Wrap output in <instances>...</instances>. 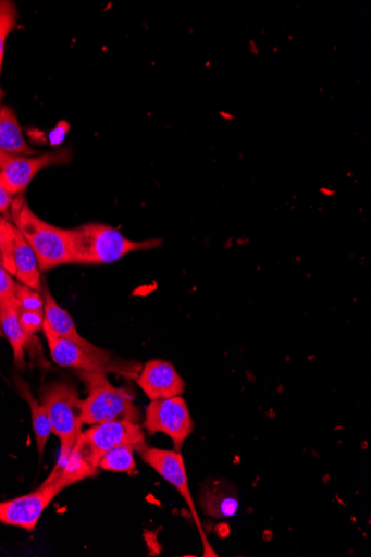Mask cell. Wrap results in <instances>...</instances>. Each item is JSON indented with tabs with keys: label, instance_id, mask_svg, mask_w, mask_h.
Listing matches in <instances>:
<instances>
[{
	"label": "cell",
	"instance_id": "obj_10",
	"mask_svg": "<svg viewBox=\"0 0 371 557\" xmlns=\"http://www.w3.org/2000/svg\"><path fill=\"white\" fill-rule=\"evenodd\" d=\"M73 160L72 149L63 147L38 157H15L0 171V185L13 196L24 193L44 169L64 165Z\"/></svg>",
	"mask_w": 371,
	"mask_h": 557
},
{
	"label": "cell",
	"instance_id": "obj_25",
	"mask_svg": "<svg viewBox=\"0 0 371 557\" xmlns=\"http://www.w3.org/2000/svg\"><path fill=\"white\" fill-rule=\"evenodd\" d=\"M5 221H7V219L3 218L2 215H0V226H2Z\"/></svg>",
	"mask_w": 371,
	"mask_h": 557
},
{
	"label": "cell",
	"instance_id": "obj_4",
	"mask_svg": "<svg viewBox=\"0 0 371 557\" xmlns=\"http://www.w3.org/2000/svg\"><path fill=\"white\" fill-rule=\"evenodd\" d=\"M78 374L88 388V396L82 400V424L123 421L139 424L141 414L133 396L114 386L108 373L78 371Z\"/></svg>",
	"mask_w": 371,
	"mask_h": 557
},
{
	"label": "cell",
	"instance_id": "obj_24",
	"mask_svg": "<svg viewBox=\"0 0 371 557\" xmlns=\"http://www.w3.org/2000/svg\"><path fill=\"white\" fill-rule=\"evenodd\" d=\"M15 157L4 153L0 150V171H2Z\"/></svg>",
	"mask_w": 371,
	"mask_h": 557
},
{
	"label": "cell",
	"instance_id": "obj_18",
	"mask_svg": "<svg viewBox=\"0 0 371 557\" xmlns=\"http://www.w3.org/2000/svg\"><path fill=\"white\" fill-rule=\"evenodd\" d=\"M134 449L133 446L123 445L109 450L100 459L98 468L103 471L133 474L137 468Z\"/></svg>",
	"mask_w": 371,
	"mask_h": 557
},
{
	"label": "cell",
	"instance_id": "obj_22",
	"mask_svg": "<svg viewBox=\"0 0 371 557\" xmlns=\"http://www.w3.org/2000/svg\"><path fill=\"white\" fill-rule=\"evenodd\" d=\"M17 282L13 275L0 264V304L15 299Z\"/></svg>",
	"mask_w": 371,
	"mask_h": 557
},
{
	"label": "cell",
	"instance_id": "obj_6",
	"mask_svg": "<svg viewBox=\"0 0 371 557\" xmlns=\"http://www.w3.org/2000/svg\"><path fill=\"white\" fill-rule=\"evenodd\" d=\"M145 444V431L141 425L132 422H106L96 424L81 434L75 447L84 460L95 470L100 459L109 450L129 445L138 447Z\"/></svg>",
	"mask_w": 371,
	"mask_h": 557
},
{
	"label": "cell",
	"instance_id": "obj_21",
	"mask_svg": "<svg viewBox=\"0 0 371 557\" xmlns=\"http://www.w3.org/2000/svg\"><path fill=\"white\" fill-rule=\"evenodd\" d=\"M18 317L24 333L29 341L36 333L42 330L44 311H27L18 308Z\"/></svg>",
	"mask_w": 371,
	"mask_h": 557
},
{
	"label": "cell",
	"instance_id": "obj_3",
	"mask_svg": "<svg viewBox=\"0 0 371 557\" xmlns=\"http://www.w3.org/2000/svg\"><path fill=\"white\" fill-rule=\"evenodd\" d=\"M11 216L12 223L33 248L40 272L74 264L70 230L51 225L41 220L21 195L13 201Z\"/></svg>",
	"mask_w": 371,
	"mask_h": 557
},
{
	"label": "cell",
	"instance_id": "obj_2",
	"mask_svg": "<svg viewBox=\"0 0 371 557\" xmlns=\"http://www.w3.org/2000/svg\"><path fill=\"white\" fill-rule=\"evenodd\" d=\"M70 231L74 264H113L131 252L151 250L163 243L159 238L132 240L118 228L101 223H88Z\"/></svg>",
	"mask_w": 371,
	"mask_h": 557
},
{
	"label": "cell",
	"instance_id": "obj_12",
	"mask_svg": "<svg viewBox=\"0 0 371 557\" xmlns=\"http://www.w3.org/2000/svg\"><path fill=\"white\" fill-rule=\"evenodd\" d=\"M44 297V329L49 330L57 336L74 341L78 344L89 345L90 342L84 338L77 331L74 320L57 301L54 296L48 289L42 287Z\"/></svg>",
	"mask_w": 371,
	"mask_h": 557
},
{
	"label": "cell",
	"instance_id": "obj_20",
	"mask_svg": "<svg viewBox=\"0 0 371 557\" xmlns=\"http://www.w3.org/2000/svg\"><path fill=\"white\" fill-rule=\"evenodd\" d=\"M15 297L20 309L44 311V297L40 292L17 283Z\"/></svg>",
	"mask_w": 371,
	"mask_h": 557
},
{
	"label": "cell",
	"instance_id": "obj_8",
	"mask_svg": "<svg viewBox=\"0 0 371 557\" xmlns=\"http://www.w3.org/2000/svg\"><path fill=\"white\" fill-rule=\"evenodd\" d=\"M42 332L48 343L50 357L58 366L83 372L109 373L116 371L112 364V356L108 350L101 349L92 343L83 345L57 336L44 327Z\"/></svg>",
	"mask_w": 371,
	"mask_h": 557
},
{
	"label": "cell",
	"instance_id": "obj_7",
	"mask_svg": "<svg viewBox=\"0 0 371 557\" xmlns=\"http://www.w3.org/2000/svg\"><path fill=\"white\" fill-rule=\"evenodd\" d=\"M143 429L153 435L163 433L174 443L175 450L181 451L185 441L194 431V422L187 401L182 396L163 400H150Z\"/></svg>",
	"mask_w": 371,
	"mask_h": 557
},
{
	"label": "cell",
	"instance_id": "obj_11",
	"mask_svg": "<svg viewBox=\"0 0 371 557\" xmlns=\"http://www.w3.org/2000/svg\"><path fill=\"white\" fill-rule=\"evenodd\" d=\"M137 384L150 400L182 396L186 389L175 367L163 360L147 362L137 375Z\"/></svg>",
	"mask_w": 371,
	"mask_h": 557
},
{
	"label": "cell",
	"instance_id": "obj_26",
	"mask_svg": "<svg viewBox=\"0 0 371 557\" xmlns=\"http://www.w3.org/2000/svg\"><path fill=\"white\" fill-rule=\"evenodd\" d=\"M2 334H3V333H2V327H0V335H2Z\"/></svg>",
	"mask_w": 371,
	"mask_h": 557
},
{
	"label": "cell",
	"instance_id": "obj_23",
	"mask_svg": "<svg viewBox=\"0 0 371 557\" xmlns=\"http://www.w3.org/2000/svg\"><path fill=\"white\" fill-rule=\"evenodd\" d=\"M15 197L0 185V215H5L11 211Z\"/></svg>",
	"mask_w": 371,
	"mask_h": 557
},
{
	"label": "cell",
	"instance_id": "obj_17",
	"mask_svg": "<svg viewBox=\"0 0 371 557\" xmlns=\"http://www.w3.org/2000/svg\"><path fill=\"white\" fill-rule=\"evenodd\" d=\"M201 505L206 513L219 519L234 517L239 508L238 498L223 486L206 491Z\"/></svg>",
	"mask_w": 371,
	"mask_h": 557
},
{
	"label": "cell",
	"instance_id": "obj_14",
	"mask_svg": "<svg viewBox=\"0 0 371 557\" xmlns=\"http://www.w3.org/2000/svg\"><path fill=\"white\" fill-rule=\"evenodd\" d=\"M14 276L29 288L42 289L40 270L35 252L21 232L14 230Z\"/></svg>",
	"mask_w": 371,
	"mask_h": 557
},
{
	"label": "cell",
	"instance_id": "obj_1",
	"mask_svg": "<svg viewBox=\"0 0 371 557\" xmlns=\"http://www.w3.org/2000/svg\"><path fill=\"white\" fill-rule=\"evenodd\" d=\"M96 474L74 450L70 459L59 471H52L48 479L34 492L14 499L0 502V522L34 531L48 505L66 487Z\"/></svg>",
	"mask_w": 371,
	"mask_h": 557
},
{
	"label": "cell",
	"instance_id": "obj_16",
	"mask_svg": "<svg viewBox=\"0 0 371 557\" xmlns=\"http://www.w3.org/2000/svg\"><path fill=\"white\" fill-rule=\"evenodd\" d=\"M17 389L22 397L27 401L30 409L32 425L36 438V446L39 458H42L48 438L51 434V424L47 414V411L41 404L38 401L29 386L23 382L17 381Z\"/></svg>",
	"mask_w": 371,
	"mask_h": 557
},
{
	"label": "cell",
	"instance_id": "obj_5",
	"mask_svg": "<svg viewBox=\"0 0 371 557\" xmlns=\"http://www.w3.org/2000/svg\"><path fill=\"white\" fill-rule=\"evenodd\" d=\"M40 399L51 424V433L61 441V458L54 469V471H59L70 459L82 434L83 399L77 389L65 382H55L44 387Z\"/></svg>",
	"mask_w": 371,
	"mask_h": 557
},
{
	"label": "cell",
	"instance_id": "obj_9",
	"mask_svg": "<svg viewBox=\"0 0 371 557\" xmlns=\"http://www.w3.org/2000/svg\"><path fill=\"white\" fill-rule=\"evenodd\" d=\"M141 460L153 469L165 481L172 484L184 498L193 519L202 533L201 523L196 511L195 502L189 488L183 455L177 450H169L157 447L140 445L136 447Z\"/></svg>",
	"mask_w": 371,
	"mask_h": 557
},
{
	"label": "cell",
	"instance_id": "obj_15",
	"mask_svg": "<svg viewBox=\"0 0 371 557\" xmlns=\"http://www.w3.org/2000/svg\"><path fill=\"white\" fill-rule=\"evenodd\" d=\"M0 327L3 334L11 343L14 361L18 369H24L25 347L28 342L18 317V304L16 298L4 304H0Z\"/></svg>",
	"mask_w": 371,
	"mask_h": 557
},
{
	"label": "cell",
	"instance_id": "obj_19",
	"mask_svg": "<svg viewBox=\"0 0 371 557\" xmlns=\"http://www.w3.org/2000/svg\"><path fill=\"white\" fill-rule=\"evenodd\" d=\"M18 20V11L16 5L10 0H0V77L5 57L7 40L10 34L15 29ZM5 96V91L0 84V106Z\"/></svg>",
	"mask_w": 371,
	"mask_h": 557
},
{
	"label": "cell",
	"instance_id": "obj_13",
	"mask_svg": "<svg viewBox=\"0 0 371 557\" xmlns=\"http://www.w3.org/2000/svg\"><path fill=\"white\" fill-rule=\"evenodd\" d=\"M0 150L12 157H34L37 154V151L25 140L15 112L5 106H0Z\"/></svg>",
	"mask_w": 371,
	"mask_h": 557
}]
</instances>
